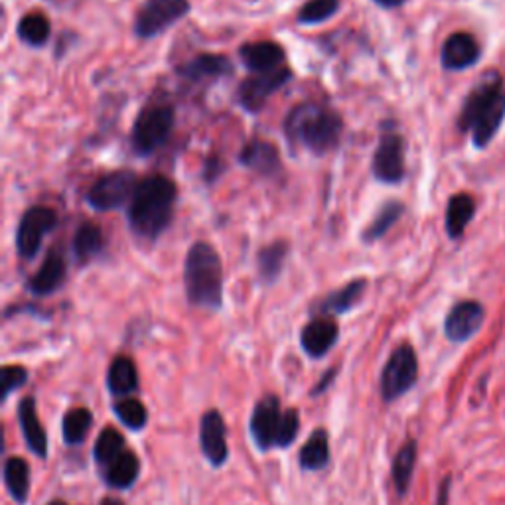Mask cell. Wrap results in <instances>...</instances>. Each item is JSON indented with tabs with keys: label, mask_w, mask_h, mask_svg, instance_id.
Wrapping results in <instances>:
<instances>
[{
	"label": "cell",
	"mask_w": 505,
	"mask_h": 505,
	"mask_svg": "<svg viewBox=\"0 0 505 505\" xmlns=\"http://www.w3.org/2000/svg\"><path fill=\"white\" fill-rule=\"evenodd\" d=\"M505 121V79L498 70H490L468 91L458 113L456 126L470 134L478 151L488 148Z\"/></svg>",
	"instance_id": "cell-1"
},
{
	"label": "cell",
	"mask_w": 505,
	"mask_h": 505,
	"mask_svg": "<svg viewBox=\"0 0 505 505\" xmlns=\"http://www.w3.org/2000/svg\"><path fill=\"white\" fill-rule=\"evenodd\" d=\"M178 188L168 176L153 174L144 178L126 208V222L134 235L154 241L174 220Z\"/></svg>",
	"instance_id": "cell-2"
},
{
	"label": "cell",
	"mask_w": 505,
	"mask_h": 505,
	"mask_svg": "<svg viewBox=\"0 0 505 505\" xmlns=\"http://www.w3.org/2000/svg\"><path fill=\"white\" fill-rule=\"evenodd\" d=\"M284 133L292 144H301L316 156L336 151L342 141V114L324 103H302L284 119Z\"/></svg>",
	"instance_id": "cell-3"
},
{
	"label": "cell",
	"mask_w": 505,
	"mask_h": 505,
	"mask_svg": "<svg viewBox=\"0 0 505 505\" xmlns=\"http://www.w3.org/2000/svg\"><path fill=\"white\" fill-rule=\"evenodd\" d=\"M183 289L192 306L222 310L223 306V265L213 245L198 241L183 261Z\"/></svg>",
	"instance_id": "cell-4"
},
{
	"label": "cell",
	"mask_w": 505,
	"mask_h": 505,
	"mask_svg": "<svg viewBox=\"0 0 505 505\" xmlns=\"http://www.w3.org/2000/svg\"><path fill=\"white\" fill-rule=\"evenodd\" d=\"M251 436L261 451L289 449L301 431V417L296 409H281V401L265 395L251 412Z\"/></svg>",
	"instance_id": "cell-5"
},
{
	"label": "cell",
	"mask_w": 505,
	"mask_h": 505,
	"mask_svg": "<svg viewBox=\"0 0 505 505\" xmlns=\"http://www.w3.org/2000/svg\"><path fill=\"white\" fill-rule=\"evenodd\" d=\"M176 113L170 105H151L141 111L133 126V148L139 156H151L158 151L174 129Z\"/></svg>",
	"instance_id": "cell-6"
},
{
	"label": "cell",
	"mask_w": 505,
	"mask_h": 505,
	"mask_svg": "<svg viewBox=\"0 0 505 505\" xmlns=\"http://www.w3.org/2000/svg\"><path fill=\"white\" fill-rule=\"evenodd\" d=\"M419 379V360L417 353L409 343L399 346L391 355L381 371V397L385 403L403 397L407 391L415 387Z\"/></svg>",
	"instance_id": "cell-7"
},
{
	"label": "cell",
	"mask_w": 505,
	"mask_h": 505,
	"mask_svg": "<svg viewBox=\"0 0 505 505\" xmlns=\"http://www.w3.org/2000/svg\"><path fill=\"white\" fill-rule=\"evenodd\" d=\"M139 183L141 182L133 170L109 172L89 188L87 203L97 212L119 210L131 203Z\"/></svg>",
	"instance_id": "cell-8"
},
{
	"label": "cell",
	"mask_w": 505,
	"mask_h": 505,
	"mask_svg": "<svg viewBox=\"0 0 505 505\" xmlns=\"http://www.w3.org/2000/svg\"><path fill=\"white\" fill-rule=\"evenodd\" d=\"M190 10V0H146L134 18L136 38L153 40L172 25H176Z\"/></svg>",
	"instance_id": "cell-9"
},
{
	"label": "cell",
	"mask_w": 505,
	"mask_h": 505,
	"mask_svg": "<svg viewBox=\"0 0 505 505\" xmlns=\"http://www.w3.org/2000/svg\"><path fill=\"white\" fill-rule=\"evenodd\" d=\"M57 225V213L48 205H32L20 217L16 227V252L20 259L30 261L38 255L44 237L54 232Z\"/></svg>",
	"instance_id": "cell-10"
},
{
	"label": "cell",
	"mask_w": 505,
	"mask_h": 505,
	"mask_svg": "<svg viewBox=\"0 0 505 505\" xmlns=\"http://www.w3.org/2000/svg\"><path fill=\"white\" fill-rule=\"evenodd\" d=\"M405 139L399 133H385L377 143L371 170L383 183H401L405 180Z\"/></svg>",
	"instance_id": "cell-11"
},
{
	"label": "cell",
	"mask_w": 505,
	"mask_h": 505,
	"mask_svg": "<svg viewBox=\"0 0 505 505\" xmlns=\"http://www.w3.org/2000/svg\"><path fill=\"white\" fill-rule=\"evenodd\" d=\"M292 79V72L289 67H281L277 72L269 74H252L245 82H241L237 89L239 105L247 113H259L269 97L277 94L286 84Z\"/></svg>",
	"instance_id": "cell-12"
},
{
	"label": "cell",
	"mask_w": 505,
	"mask_h": 505,
	"mask_svg": "<svg viewBox=\"0 0 505 505\" xmlns=\"http://www.w3.org/2000/svg\"><path fill=\"white\" fill-rule=\"evenodd\" d=\"M486 320V310L478 301L456 302L444 320V334L454 343L468 342L476 336Z\"/></svg>",
	"instance_id": "cell-13"
},
{
	"label": "cell",
	"mask_w": 505,
	"mask_h": 505,
	"mask_svg": "<svg viewBox=\"0 0 505 505\" xmlns=\"http://www.w3.org/2000/svg\"><path fill=\"white\" fill-rule=\"evenodd\" d=\"M200 446L205 460L213 468H220L227 462V427L220 411L210 409L203 412L200 421Z\"/></svg>",
	"instance_id": "cell-14"
},
{
	"label": "cell",
	"mask_w": 505,
	"mask_h": 505,
	"mask_svg": "<svg viewBox=\"0 0 505 505\" xmlns=\"http://www.w3.org/2000/svg\"><path fill=\"white\" fill-rule=\"evenodd\" d=\"M481 57L478 40L470 32H454L441 48V65L446 72H464L474 67Z\"/></svg>",
	"instance_id": "cell-15"
},
{
	"label": "cell",
	"mask_w": 505,
	"mask_h": 505,
	"mask_svg": "<svg viewBox=\"0 0 505 505\" xmlns=\"http://www.w3.org/2000/svg\"><path fill=\"white\" fill-rule=\"evenodd\" d=\"M239 57L251 74H269L277 72L286 62V54L282 45L271 40L251 42L239 48Z\"/></svg>",
	"instance_id": "cell-16"
},
{
	"label": "cell",
	"mask_w": 505,
	"mask_h": 505,
	"mask_svg": "<svg viewBox=\"0 0 505 505\" xmlns=\"http://www.w3.org/2000/svg\"><path fill=\"white\" fill-rule=\"evenodd\" d=\"M67 274V261L62 255V251L52 249L48 255H45L42 267L36 271L34 277L26 282L28 292L34 296H48L54 294L57 289H62V284L65 282Z\"/></svg>",
	"instance_id": "cell-17"
},
{
	"label": "cell",
	"mask_w": 505,
	"mask_h": 505,
	"mask_svg": "<svg viewBox=\"0 0 505 505\" xmlns=\"http://www.w3.org/2000/svg\"><path fill=\"white\" fill-rule=\"evenodd\" d=\"M340 338V328L332 318H314L312 322H308L301 332V343L302 350L310 358L320 360L336 346Z\"/></svg>",
	"instance_id": "cell-18"
},
{
	"label": "cell",
	"mask_w": 505,
	"mask_h": 505,
	"mask_svg": "<svg viewBox=\"0 0 505 505\" xmlns=\"http://www.w3.org/2000/svg\"><path fill=\"white\" fill-rule=\"evenodd\" d=\"M235 70L233 62L223 54H198L193 60H188L176 67V74L188 82H205V79L232 75Z\"/></svg>",
	"instance_id": "cell-19"
},
{
	"label": "cell",
	"mask_w": 505,
	"mask_h": 505,
	"mask_svg": "<svg viewBox=\"0 0 505 505\" xmlns=\"http://www.w3.org/2000/svg\"><path fill=\"white\" fill-rule=\"evenodd\" d=\"M239 163L249 170H255L257 174L269 176V178L277 176L282 172L279 148L262 139L249 141L239 154Z\"/></svg>",
	"instance_id": "cell-20"
},
{
	"label": "cell",
	"mask_w": 505,
	"mask_h": 505,
	"mask_svg": "<svg viewBox=\"0 0 505 505\" xmlns=\"http://www.w3.org/2000/svg\"><path fill=\"white\" fill-rule=\"evenodd\" d=\"M18 421H20V429H22V434H25L28 449L38 458L48 456V434H45L42 422L38 419L36 399L26 397L20 401Z\"/></svg>",
	"instance_id": "cell-21"
},
{
	"label": "cell",
	"mask_w": 505,
	"mask_h": 505,
	"mask_svg": "<svg viewBox=\"0 0 505 505\" xmlns=\"http://www.w3.org/2000/svg\"><path fill=\"white\" fill-rule=\"evenodd\" d=\"M476 215V200L466 192L454 193L446 203L444 229L451 239H460Z\"/></svg>",
	"instance_id": "cell-22"
},
{
	"label": "cell",
	"mask_w": 505,
	"mask_h": 505,
	"mask_svg": "<svg viewBox=\"0 0 505 505\" xmlns=\"http://www.w3.org/2000/svg\"><path fill=\"white\" fill-rule=\"evenodd\" d=\"M103 470V480L109 488L114 490H129L141 476V460L133 451L126 449L121 452L111 464Z\"/></svg>",
	"instance_id": "cell-23"
},
{
	"label": "cell",
	"mask_w": 505,
	"mask_h": 505,
	"mask_svg": "<svg viewBox=\"0 0 505 505\" xmlns=\"http://www.w3.org/2000/svg\"><path fill=\"white\" fill-rule=\"evenodd\" d=\"M365 289H367V281L365 279H355L348 284H343L340 291L328 294L322 302L316 304L314 310L322 316L346 314V312H350L353 306H358Z\"/></svg>",
	"instance_id": "cell-24"
},
{
	"label": "cell",
	"mask_w": 505,
	"mask_h": 505,
	"mask_svg": "<svg viewBox=\"0 0 505 505\" xmlns=\"http://www.w3.org/2000/svg\"><path fill=\"white\" fill-rule=\"evenodd\" d=\"M107 387L114 397H129L139 389V371L131 358L117 355L107 370Z\"/></svg>",
	"instance_id": "cell-25"
},
{
	"label": "cell",
	"mask_w": 505,
	"mask_h": 505,
	"mask_svg": "<svg viewBox=\"0 0 505 505\" xmlns=\"http://www.w3.org/2000/svg\"><path fill=\"white\" fill-rule=\"evenodd\" d=\"M332 460L330 454V439L324 429H318L308 436V441L298 452V464L304 472H320V470L328 468Z\"/></svg>",
	"instance_id": "cell-26"
},
{
	"label": "cell",
	"mask_w": 505,
	"mask_h": 505,
	"mask_svg": "<svg viewBox=\"0 0 505 505\" xmlns=\"http://www.w3.org/2000/svg\"><path fill=\"white\" fill-rule=\"evenodd\" d=\"M103 249H105V235L97 223L84 222L77 227L74 235V255L77 265H87L89 261L101 255Z\"/></svg>",
	"instance_id": "cell-27"
},
{
	"label": "cell",
	"mask_w": 505,
	"mask_h": 505,
	"mask_svg": "<svg viewBox=\"0 0 505 505\" xmlns=\"http://www.w3.org/2000/svg\"><path fill=\"white\" fill-rule=\"evenodd\" d=\"M5 484L16 503L25 505L30 493V466L25 458L13 456L5 464Z\"/></svg>",
	"instance_id": "cell-28"
},
{
	"label": "cell",
	"mask_w": 505,
	"mask_h": 505,
	"mask_svg": "<svg viewBox=\"0 0 505 505\" xmlns=\"http://www.w3.org/2000/svg\"><path fill=\"white\" fill-rule=\"evenodd\" d=\"M286 255H289V245H286L284 241H277V243H271L259 251L257 269L262 282L272 284L281 277Z\"/></svg>",
	"instance_id": "cell-29"
},
{
	"label": "cell",
	"mask_w": 505,
	"mask_h": 505,
	"mask_svg": "<svg viewBox=\"0 0 505 505\" xmlns=\"http://www.w3.org/2000/svg\"><path fill=\"white\" fill-rule=\"evenodd\" d=\"M415 464H417V442L409 441L403 449L395 454L391 464L393 484L399 491V496H405L409 491L412 472H415Z\"/></svg>",
	"instance_id": "cell-30"
},
{
	"label": "cell",
	"mask_w": 505,
	"mask_h": 505,
	"mask_svg": "<svg viewBox=\"0 0 505 505\" xmlns=\"http://www.w3.org/2000/svg\"><path fill=\"white\" fill-rule=\"evenodd\" d=\"M403 213H405V203H401V202L383 203L381 210L377 212L375 220L367 225L361 239L365 241V243H375V241L387 235L389 229H391L401 220V217H403Z\"/></svg>",
	"instance_id": "cell-31"
},
{
	"label": "cell",
	"mask_w": 505,
	"mask_h": 505,
	"mask_svg": "<svg viewBox=\"0 0 505 505\" xmlns=\"http://www.w3.org/2000/svg\"><path fill=\"white\" fill-rule=\"evenodd\" d=\"M16 34L22 42L32 45V48H40V45H44L50 40V34H52L50 20L42 13H30L20 18Z\"/></svg>",
	"instance_id": "cell-32"
},
{
	"label": "cell",
	"mask_w": 505,
	"mask_h": 505,
	"mask_svg": "<svg viewBox=\"0 0 505 505\" xmlns=\"http://www.w3.org/2000/svg\"><path fill=\"white\" fill-rule=\"evenodd\" d=\"M94 424V415L85 407H75L67 411V415L62 421V434L64 441L70 446H77L85 441V436Z\"/></svg>",
	"instance_id": "cell-33"
},
{
	"label": "cell",
	"mask_w": 505,
	"mask_h": 505,
	"mask_svg": "<svg viewBox=\"0 0 505 505\" xmlns=\"http://www.w3.org/2000/svg\"><path fill=\"white\" fill-rule=\"evenodd\" d=\"M124 451H126L124 436L117 429L107 427V429H103L101 434L97 436V442H95V449H94V458H95V462L99 464V468H105Z\"/></svg>",
	"instance_id": "cell-34"
},
{
	"label": "cell",
	"mask_w": 505,
	"mask_h": 505,
	"mask_svg": "<svg viewBox=\"0 0 505 505\" xmlns=\"http://www.w3.org/2000/svg\"><path fill=\"white\" fill-rule=\"evenodd\" d=\"M114 415L124 424L126 429L131 431H143L148 422V411L146 407L141 403L139 399L133 397H124L123 401H117L113 407Z\"/></svg>",
	"instance_id": "cell-35"
},
{
	"label": "cell",
	"mask_w": 505,
	"mask_h": 505,
	"mask_svg": "<svg viewBox=\"0 0 505 505\" xmlns=\"http://www.w3.org/2000/svg\"><path fill=\"white\" fill-rule=\"evenodd\" d=\"M340 5L342 0H308L296 16L298 25L312 26V25H320V22H326L334 15H338Z\"/></svg>",
	"instance_id": "cell-36"
},
{
	"label": "cell",
	"mask_w": 505,
	"mask_h": 505,
	"mask_svg": "<svg viewBox=\"0 0 505 505\" xmlns=\"http://www.w3.org/2000/svg\"><path fill=\"white\" fill-rule=\"evenodd\" d=\"M0 381H3V391H0V397H3V401H6L10 393L28 383V371L20 365H5L3 371H0Z\"/></svg>",
	"instance_id": "cell-37"
},
{
	"label": "cell",
	"mask_w": 505,
	"mask_h": 505,
	"mask_svg": "<svg viewBox=\"0 0 505 505\" xmlns=\"http://www.w3.org/2000/svg\"><path fill=\"white\" fill-rule=\"evenodd\" d=\"M223 160L220 156H210L208 160H205V164H203V180L208 182V183H213L217 178H220L223 174Z\"/></svg>",
	"instance_id": "cell-38"
},
{
	"label": "cell",
	"mask_w": 505,
	"mask_h": 505,
	"mask_svg": "<svg viewBox=\"0 0 505 505\" xmlns=\"http://www.w3.org/2000/svg\"><path fill=\"white\" fill-rule=\"evenodd\" d=\"M451 484H452V478H444V481L439 488V498H436V505H449L451 500Z\"/></svg>",
	"instance_id": "cell-39"
},
{
	"label": "cell",
	"mask_w": 505,
	"mask_h": 505,
	"mask_svg": "<svg viewBox=\"0 0 505 505\" xmlns=\"http://www.w3.org/2000/svg\"><path fill=\"white\" fill-rule=\"evenodd\" d=\"M336 373H338V370H330V371L322 377V381H320V383L312 389V397H316V395H320V393H324L326 389H328L332 383H334Z\"/></svg>",
	"instance_id": "cell-40"
},
{
	"label": "cell",
	"mask_w": 505,
	"mask_h": 505,
	"mask_svg": "<svg viewBox=\"0 0 505 505\" xmlns=\"http://www.w3.org/2000/svg\"><path fill=\"white\" fill-rule=\"evenodd\" d=\"M375 5H379L381 8H399V6H403L405 5V0H373Z\"/></svg>",
	"instance_id": "cell-41"
},
{
	"label": "cell",
	"mask_w": 505,
	"mask_h": 505,
	"mask_svg": "<svg viewBox=\"0 0 505 505\" xmlns=\"http://www.w3.org/2000/svg\"><path fill=\"white\" fill-rule=\"evenodd\" d=\"M101 505H124L121 500H114V498H105L101 501Z\"/></svg>",
	"instance_id": "cell-42"
},
{
	"label": "cell",
	"mask_w": 505,
	"mask_h": 505,
	"mask_svg": "<svg viewBox=\"0 0 505 505\" xmlns=\"http://www.w3.org/2000/svg\"><path fill=\"white\" fill-rule=\"evenodd\" d=\"M48 505H67V503H64V501H52V503H48Z\"/></svg>",
	"instance_id": "cell-43"
}]
</instances>
